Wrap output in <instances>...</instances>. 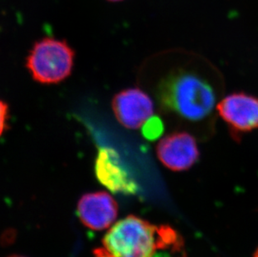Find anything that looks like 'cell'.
Segmentation results:
<instances>
[{"instance_id": "3957f363", "label": "cell", "mask_w": 258, "mask_h": 257, "mask_svg": "<svg viewBox=\"0 0 258 257\" xmlns=\"http://www.w3.org/2000/svg\"><path fill=\"white\" fill-rule=\"evenodd\" d=\"M76 52L66 40L44 38L34 44L26 58V68L34 81L54 85L71 76Z\"/></svg>"}, {"instance_id": "5b68a950", "label": "cell", "mask_w": 258, "mask_h": 257, "mask_svg": "<svg viewBox=\"0 0 258 257\" xmlns=\"http://www.w3.org/2000/svg\"><path fill=\"white\" fill-rule=\"evenodd\" d=\"M156 155L166 168L173 171H184L198 162L200 151L194 136L186 131H177L159 141Z\"/></svg>"}, {"instance_id": "4fadbf2b", "label": "cell", "mask_w": 258, "mask_h": 257, "mask_svg": "<svg viewBox=\"0 0 258 257\" xmlns=\"http://www.w3.org/2000/svg\"><path fill=\"white\" fill-rule=\"evenodd\" d=\"M8 257H25V256H23V255H10V256H8Z\"/></svg>"}, {"instance_id": "30bf717a", "label": "cell", "mask_w": 258, "mask_h": 257, "mask_svg": "<svg viewBox=\"0 0 258 257\" xmlns=\"http://www.w3.org/2000/svg\"><path fill=\"white\" fill-rule=\"evenodd\" d=\"M9 119V105L7 103L0 100V136L5 133L8 128Z\"/></svg>"}, {"instance_id": "7a4b0ae2", "label": "cell", "mask_w": 258, "mask_h": 257, "mask_svg": "<svg viewBox=\"0 0 258 257\" xmlns=\"http://www.w3.org/2000/svg\"><path fill=\"white\" fill-rule=\"evenodd\" d=\"M157 95L164 109L186 121L205 120L212 114L216 104L212 86L198 75L185 71L165 78Z\"/></svg>"}, {"instance_id": "8fae6325", "label": "cell", "mask_w": 258, "mask_h": 257, "mask_svg": "<svg viewBox=\"0 0 258 257\" xmlns=\"http://www.w3.org/2000/svg\"><path fill=\"white\" fill-rule=\"evenodd\" d=\"M153 257H170L165 252H159L156 253V255H154Z\"/></svg>"}, {"instance_id": "52a82bcc", "label": "cell", "mask_w": 258, "mask_h": 257, "mask_svg": "<svg viewBox=\"0 0 258 257\" xmlns=\"http://www.w3.org/2000/svg\"><path fill=\"white\" fill-rule=\"evenodd\" d=\"M95 172L100 184L114 193L133 195L138 189L137 183L124 169L115 149H99L95 160Z\"/></svg>"}, {"instance_id": "ba28073f", "label": "cell", "mask_w": 258, "mask_h": 257, "mask_svg": "<svg viewBox=\"0 0 258 257\" xmlns=\"http://www.w3.org/2000/svg\"><path fill=\"white\" fill-rule=\"evenodd\" d=\"M77 213L87 228L103 231L116 220L118 205L108 192H91L81 197L77 205Z\"/></svg>"}, {"instance_id": "7c38bea8", "label": "cell", "mask_w": 258, "mask_h": 257, "mask_svg": "<svg viewBox=\"0 0 258 257\" xmlns=\"http://www.w3.org/2000/svg\"><path fill=\"white\" fill-rule=\"evenodd\" d=\"M107 1H110V2H119V1H123V0H107Z\"/></svg>"}, {"instance_id": "6da1fadb", "label": "cell", "mask_w": 258, "mask_h": 257, "mask_svg": "<svg viewBox=\"0 0 258 257\" xmlns=\"http://www.w3.org/2000/svg\"><path fill=\"white\" fill-rule=\"evenodd\" d=\"M163 250L180 252L182 241L171 227L155 226L138 216H129L115 223L94 250L95 257H153Z\"/></svg>"}, {"instance_id": "5bb4252c", "label": "cell", "mask_w": 258, "mask_h": 257, "mask_svg": "<svg viewBox=\"0 0 258 257\" xmlns=\"http://www.w3.org/2000/svg\"><path fill=\"white\" fill-rule=\"evenodd\" d=\"M254 257H258V250H256V253H255V255H254Z\"/></svg>"}, {"instance_id": "8992f818", "label": "cell", "mask_w": 258, "mask_h": 257, "mask_svg": "<svg viewBox=\"0 0 258 257\" xmlns=\"http://www.w3.org/2000/svg\"><path fill=\"white\" fill-rule=\"evenodd\" d=\"M112 109L119 124L124 128L137 130L153 115L154 104L143 90L130 88L114 96Z\"/></svg>"}, {"instance_id": "9c48e42d", "label": "cell", "mask_w": 258, "mask_h": 257, "mask_svg": "<svg viewBox=\"0 0 258 257\" xmlns=\"http://www.w3.org/2000/svg\"><path fill=\"white\" fill-rule=\"evenodd\" d=\"M143 127L144 136L149 140H155L161 136L163 131V125L158 118L151 117L144 124Z\"/></svg>"}, {"instance_id": "277c9868", "label": "cell", "mask_w": 258, "mask_h": 257, "mask_svg": "<svg viewBox=\"0 0 258 257\" xmlns=\"http://www.w3.org/2000/svg\"><path fill=\"white\" fill-rule=\"evenodd\" d=\"M217 110L236 141L258 128V97L246 93H232L217 104Z\"/></svg>"}]
</instances>
